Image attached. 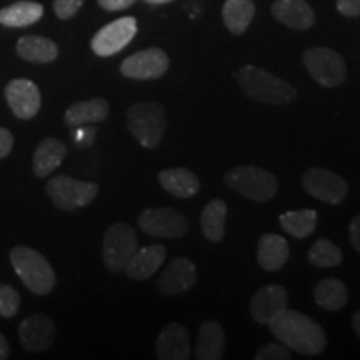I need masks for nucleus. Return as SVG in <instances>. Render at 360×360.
Wrapping results in <instances>:
<instances>
[{
    "label": "nucleus",
    "instance_id": "obj_1",
    "mask_svg": "<svg viewBox=\"0 0 360 360\" xmlns=\"http://www.w3.org/2000/svg\"><path fill=\"white\" fill-rule=\"evenodd\" d=\"M269 327L282 345L297 354L314 357V355L322 354L327 347L323 328L309 315L297 312V310L285 309Z\"/></svg>",
    "mask_w": 360,
    "mask_h": 360
},
{
    "label": "nucleus",
    "instance_id": "obj_2",
    "mask_svg": "<svg viewBox=\"0 0 360 360\" xmlns=\"http://www.w3.org/2000/svg\"><path fill=\"white\" fill-rule=\"evenodd\" d=\"M238 87L252 101L269 105H283L295 101L297 90L285 80L255 65H244L236 72Z\"/></svg>",
    "mask_w": 360,
    "mask_h": 360
},
{
    "label": "nucleus",
    "instance_id": "obj_3",
    "mask_svg": "<svg viewBox=\"0 0 360 360\" xmlns=\"http://www.w3.org/2000/svg\"><path fill=\"white\" fill-rule=\"evenodd\" d=\"M11 262L22 283L37 295L51 294L56 287V274L52 265L37 250L30 247H13L11 250Z\"/></svg>",
    "mask_w": 360,
    "mask_h": 360
},
{
    "label": "nucleus",
    "instance_id": "obj_4",
    "mask_svg": "<svg viewBox=\"0 0 360 360\" xmlns=\"http://www.w3.org/2000/svg\"><path fill=\"white\" fill-rule=\"evenodd\" d=\"M127 125L132 137L146 148H155L167 127V114L159 102L143 101L127 110Z\"/></svg>",
    "mask_w": 360,
    "mask_h": 360
},
{
    "label": "nucleus",
    "instance_id": "obj_5",
    "mask_svg": "<svg viewBox=\"0 0 360 360\" xmlns=\"http://www.w3.org/2000/svg\"><path fill=\"white\" fill-rule=\"evenodd\" d=\"M224 180L231 191L254 202L272 200L278 191L276 175L254 165H242L229 170Z\"/></svg>",
    "mask_w": 360,
    "mask_h": 360
},
{
    "label": "nucleus",
    "instance_id": "obj_6",
    "mask_svg": "<svg viewBox=\"0 0 360 360\" xmlns=\"http://www.w3.org/2000/svg\"><path fill=\"white\" fill-rule=\"evenodd\" d=\"M139 249L137 233L132 225L117 222L107 229L102 244V259L110 272H124L129 260Z\"/></svg>",
    "mask_w": 360,
    "mask_h": 360
},
{
    "label": "nucleus",
    "instance_id": "obj_7",
    "mask_svg": "<svg viewBox=\"0 0 360 360\" xmlns=\"http://www.w3.org/2000/svg\"><path fill=\"white\" fill-rule=\"evenodd\" d=\"M49 199L60 210H75L79 207L89 205L97 197L98 186L87 180L56 175L45 186Z\"/></svg>",
    "mask_w": 360,
    "mask_h": 360
},
{
    "label": "nucleus",
    "instance_id": "obj_8",
    "mask_svg": "<svg viewBox=\"0 0 360 360\" xmlns=\"http://www.w3.org/2000/svg\"><path fill=\"white\" fill-rule=\"evenodd\" d=\"M304 65L322 87H337L347 77V67L340 53L327 47H312L304 52Z\"/></svg>",
    "mask_w": 360,
    "mask_h": 360
},
{
    "label": "nucleus",
    "instance_id": "obj_9",
    "mask_svg": "<svg viewBox=\"0 0 360 360\" xmlns=\"http://www.w3.org/2000/svg\"><path fill=\"white\" fill-rule=\"evenodd\" d=\"M139 227L150 237H184L188 231L186 215L169 207L146 209L139 215Z\"/></svg>",
    "mask_w": 360,
    "mask_h": 360
},
{
    "label": "nucleus",
    "instance_id": "obj_10",
    "mask_svg": "<svg viewBox=\"0 0 360 360\" xmlns=\"http://www.w3.org/2000/svg\"><path fill=\"white\" fill-rule=\"evenodd\" d=\"M302 186L314 199L330 205H339L349 193V186L340 175L327 169L312 167L304 174Z\"/></svg>",
    "mask_w": 360,
    "mask_h": 360
},
{
    "label": "nucleus",
    "instance_id": "obj_11",
    "mask_svg": "<svg viewBox=\"0 0 360 360\" xmlns=\"http://www.w3.org/2000/svg\"><path fill=\"white\" fill-rule=\"evenodd\" d=\"M135 34H137V20L134 17H122V19H117L109 25L102 27L94 35L90 47L98 57L115 56L132 42Z\"/></svg>",
    "mask_w": 360,
    "mask_h": 360
},
{
    "label": "nucleus",
    "instance_id": "obj_12",
    "mask_svg": "<svg viewBox=\"0 0 360 360\" xmlns=\"http://www.w3.org/2000/svg\"><path fill=\"white\" fill-rule=\"evenodd\" d=\"M169 56L159 47H150L125 58L120 64V74L127 79H159L169 70Z\"/></svg>",
    "mask_w": 360,
    "mask_h": 360
},
{
    "label": "nucleus",
    "instance_id": "obj_13",
    "mask_svg": "<svg viewBox=\"0 0 360 360\" xmlns=\"http://www.w3.org/2000/svg\"><path fill=\"white\" fill-rule=\"evenodd\" d=\"M6 101L13 115L22 120L34 119L42 105L39 87L29 79L11 80L6 87Z\"/></svg>",
    "mask_w": 360,
    "mask_h": 360
},
{
    "label": "nucleus",
    "instance_id": "obj_14",
    "mask_svg": "<svg viewBox=\"0 0 360 360\" xmlns=\"http://www.w3.org/2000/svg\"><path fill=\"white\" fill-rule=\"evenodd\" d=\"M287 290L281 285H265L250 299V315L257 323L270 326L287 309Z\"/></svg>",
    "mask_w": 360,
    "mask_h": 360
},
{
    "label": "nucleus",
    "instance_id": "obj_15",
    "mask_svg": "<svg viewBox=\"0 0 360 360\" xmlns=\"http://www.w3.org/2000/svg\"><path fill=\"white\" fill-rule=\"evenodd\" d=\"M20 344L27 352H42L52 345L56 328L49 315L34 314L19 326Z\"/></svg>",
    "mask_w": 360,
    "mask_h": 360
},
{
    "label": "nucleus",
    "instance_id": "obj_16",
    "mask_svg": "<svg viewBox=\"0 0 360 360\" xmlns=\"http://www.w3.org/2000/svg\"><path fill=\"white\" fill-rule=\"evenodd\" d=\"M195 264L187 257H175L162 272L157 287L164 295H179L191 290L195 285Z\"/></svg>",
    "mask_w": 360,
    "mask_h": 360
},
{
    "label": "nucleus",
    "instance_id": "obj_17",
    "mask_svg": "<svg viewBox=\"0 0 360 360\" xmlns=\"http://www.w3.org/2000/svg\"><path fill=\"white\" fill-rule=\"evenodd\" d=\"M155 352L160 360L191 359V337L187 328L177 322L167 323L157 337Z\"/></svg>",
    "mask_w": 360,
    "mask_h": 360
},
{
    "label": "nucleus",
    "instance_id": "obj_18",
    "mask_svg": "<svg viewBox=\"0 0 360 360\" xmlns=\"http://www.w3.org/2000/svg\"><path fill=\"white\" fill-rule=\"evenodd\" d=\"M277 22L294 30H309L315 24V13L305 0H276L270 7Z\"/></svg>",
    "mask_w": 360,
    "mask_h": 360
},
{
    "label": "nucleus",
    "instance_id": "obj_19",
    "mask_svg": "<svg viewBox=\"0 0 360 360\" xmlns=\"http://www.w3.org/2000/svg\"><path fill=\"white\" fill-rule=\"evenodd\" d=\"M165 255H167V250H165L164 245L154 244L142 247V249L135 250L124 272L132 281H147L160 269V265L165 260Z\"/></svg>",
    "mask_w": 360,
    "mask_h": 360
},
{
    "label": "nucleus",
    "instance_id": "obj_20",
    "mask_svg": "<svg viewBox=\"0 0 360 360\" xmlns=\"http://www.w3.org/2000/svg\"><path fill=\"white\" fill-rule=\"evenodd\" d=\"M109 112H110L109 102H107L105 98L97 97V98H90V101H80V102L72 103L65 112L64 120L69 127L79 129L87 124L103 122V120L109 117Z\"/></svg>",
    "mask_w": 360,
    "mask_h": 360
},
{
    "label": "nucleus",
    "instance_id": "obj_21",
    "mask_svg": "<svg viewBox=\"0 0 360 360\" xmlns=\"http://www.w3.org/2000/svg\"><path fill=\"white\" fill-rule=\"evenodd\" d=\"M159 184L165 192L172 193L177 199H191L200 191L199 177L184 167L162 170L159 174Z\"/></svg>",
    "mask_w": 360,
    "mask_h": 360
},
{
    "label": "nucleus",
    "instance_id": "obj_22",
    "mask_svg": "<svg viewBox=\"0 0 360 360\" xmlns=\"http://www.w3.org/2000/svg\"><path fill=\"white\" fill-rule=\"evenodd\" d=\"M259 265L267 272H277L289 260V244L277 233H264L257 245Z\"/></svg>",
    "mask_w": 360,
    "mask_h": 360
},
{
    "label": "nucleus",
    "instance_id": "obj_23",
    "mask_svg": "<svg viewBox=\"0 0 360 360\" xmlns=\"http://www.w3.org/2000/svg\"><path fill=\"white\" fill-rule=\"evenodd\" d=\"M225 350V334L219 322L207 321L199 327L197 337L195 359L199 360H220Z\"/></svg>",
    "mask_w": 360,
    "mask_h": 360
},
{
    "label": "nucleus",
    "instance_id": "obj_24",
    "mask_svg": "<svg viewBox=\"0 0 360 360\" xmlns=\"http://www.w3.org/2000/svg\"><path fill=\"white\" fill-rule=\"evenodd\" d=\"M67 147L65 143L58 139L47 137L39 143L34 152V172L37 177L44 179L51 175L62 160L65 159Z\"/></svg>",
    "mask_w": 360,
    "mask_h": 360
},
{
    "label": "nucleus",
    "instance_id": "obj_25",
    "mask_svg": "<svg viewBox=\"0 0 360 360\" xmlns=\"http://www.w3.org/2000/svg\"><path fill=\"white\" fill-rule=\"evenodd\" d=\"M17 56L32 64H49L58 56V47L53 40L40 35H25L17 42Z\"/></svg>",
    "mask_w": 360,
    "mask_h": 360
},
{
    "label": "nucleus",
    "instance_id": "obj_26",
    "mask_svg": "<svg viewBox=\"0 0 360 360\" xmlns=\"http://www.w3.org/2000/svg\"><path fill=\"white\" fill-rule=\"evenodd\" d=\"M44 7L42 4L30 2V0H20L12 6L0 8V24L6 27H29L42 19Z\"/></svg>",
    "mask_w": 360,
    "mask_h": 360
},
{
    "label": "nucleus",
    "instance_id": "obj_27",
    "mask_svg": "<svg viewBox=\"0 0 360 360\" xmlns=\"http://www.w3.org/2000/svg\"><path fill=\"white\" fill-rule=\"evenodd\" d=\"M314 300L319 307L337 312L344 309L349 300V290L339 278H323L315 285Z\"/></svg>",
    "mask_w": 360,
    "mask_h": 360
},
{
    "label": "nucleus",
    "instance_id": "obj_28",
    "mask_svg": "<svg viewBox=\"0 0 360 360\" xmlns=\"http://www.w3.org/2000/svg\"><path fill=\"white\" fill-rule=\"evenodd\" d=\"M255 15V4L252 0H225L222 7L224 24L232 34L240 35L249 29Z\"/></svg>",
    "mask_w": 360,
    "mask_h": 360
},
{
    "label": "nucleus",
    "instance_id": "obj_29",
    "mask_svg": "<svg viewBox=\"0 0 360 360\" xmlns=\"http://www.w3.org/2000/svg\"><path fill=\"white\" fill-rule=\"evenodd\" d=\"M227 204L220 199L210 200L200 214V229L207 240L220 242L225 236Z\"/></svg>",
    "mask_w": 360,
    "mask_h": 360
},
{
    "label": "nucleus",
    "instance_id": "obj_30",
    "mask_svg": "<svg viewBox=\"0 0 360 360\" xmlns=\"http://www.w3.org/2000/svg\"><path fill=\"white\" fill-rule=\"evenodd\" d=\"M278 220H281V227L287 233H290L292 237L305 238L315 231V227H317L319 215L312 209H304L282 214Z\"/></svg>",
    "mask_w": 360,
    "mask_h": 360
},
{
    "label": "nucleus",
    "instance_id": "obj_31",
    "mask_svg": "<svg viewBox=\"0 0 360 360\" xmlns=\"http://www.w3.org/2000/svg\"><path fill=\"white\" fill-rule=\"evenodd\" d=\"M307 259L314 267H335V265H339L342 262V252L339 247H337L334 242L328 240V238H319V240H315L314 245L310 247Z\"/></svg>",
    "mask_w": 360,
    "mask_h": 360
},
{
    "label": "nucleus",
    "instance_id": "obj_32",
    "mask_svg": "<svg viewBox=\"0 0 360 360\" xmlns=\"http://www.w3.org/2000/svg\"><path fill=\"white\" fill-rule=\"evenodd\" d=\"M20 307V295L13 287L0 283V315L12 317Z\"/></svg>",
    "mask_w": 360,
    "mask_h": 360
},
{
    "label": "nucleus",
    "instance_id": "obj_33",
    "mask_svg": "<svg viewBox=\"0 0 360 360\" xmlns=\"http://www.w3.org/2000/svg\"><path fill=\"white\" fill-rule=\"evenodd\" d=\"M82 6L84 0H53V12L60 20H70Z\"/></svg>",
    "mask_w": 360,
    "mask_h": 360
},
{
    "label": "nucleus",
    "instance_id": "obj_34",
    "mask_svg": "<svg viewBox=\"0 0 360 360\" xmlns=\"http://www.w3.org/2000/svg\"><path fill=\"white\" fill-rule=\"evenodd\" d=\"M292 357L289 349L282 344H265L262 349L257 350L255 359L257 360H289Z\"/></svg>",
    "mask_w": 360,
    "mask_h": 360
},
{
    "label": "nucleus",
    "instance_id": "obj_35",
    "mask_svg": "<svg viewBox=\"0 0 360 360\" xmlns=\"http://www.w3.org/2000/svg\"><path fill=\"white\" fill-rule=\"evenodd\" d=\"M337 11L345 17H360V0H337Z\"/></svg>",
    "mask_w": 360,
    "mask_h": 360
},
{
    "label": "nucleus",
    "instance_id": "obj_36",
    "mask_svg": "<svg viewBox=\"0 0 360 360\" xmlns=\"http://www.w3.org/2000/svg\"><path fill=\"white\" fill-rule=\"evenodd\" d=\"M97 4L103 8V11L117 12V11H124V8L132 7L135 0H97Z\"/></svg>",
    "mask_w": 360,
    "mask_h": 360
},
{
    "label": "nucleus",
    "instance_id": "obj_37",
    "mask_svg": "<svg viewBox=\"0 0 360 360\" xmlns=\"http://www.w3.org/2000/svg\"><path fill=\"white\" fill-rule=\"evenodd\" d=\"M13 148V137L7 129L0 127V159H6Z\"/></svg>",
    "mask_w": 360,
    "mask_h": 360
},
{
    "label": "nucleus",
    "instance_id": "obj_38",
    "mask_svg": "<svg viewBox=\"0 0 360 360\" xmlns=\"http://www.w3.org/2000/svg\"><path fill=\"white\" fill-rule=\"evenodd\" d=\"M349 233H350V242H352L354 249L360 254V215L354 217L352 222H350Z\"/></svg>",
    "mask_w": 360,
    "mask_h": 360
},
{
    "label": "nucleus",
    "instance_id": "obj_39",
    "mask_svg": "<svg viewBox=\"0 0 360 360\" xmlns=\"http://www.w3.org/2000/svg\"><path fill=\"white\" fill-rule=\"evenodd\" d=\"M11 355V347H8V342L6 337L0 334V360H6Z\"/></svg>",
    "mask_w": 360,
    "mask_h": 360
},
{
    "label": "nucleus",
    "instance_id": "obj_40",
    "mask_svg": "<svg viewBox=\"0 0 360 360\" xmlns=\"http://www.w3.org/2000/svg\"><path fill=\"white\" fill-rule=\"evenodd\" d=\"M352 326H354V330L355 334H357V337L360 339V310H357V312L354 314V319H352Z\"/></svg>",
    "mask_w": 360,
    "mask_h": 360
},
{
    "label": "nucleus",
    "instance_id": "obj_41",
    "mask_svg": "<svg viewBox=\"0 0 360 360\" xmlns=\"http://www.w3.org/2000/svg\"><path fill=\"white\" fill-rule=\"evenodd\" d=\"M147 4H152V6H162V4H169L174 2V0H146Z\"/></svg>",
    "mask_w": 360,
    "mask_h": 360
}]
</instances>
